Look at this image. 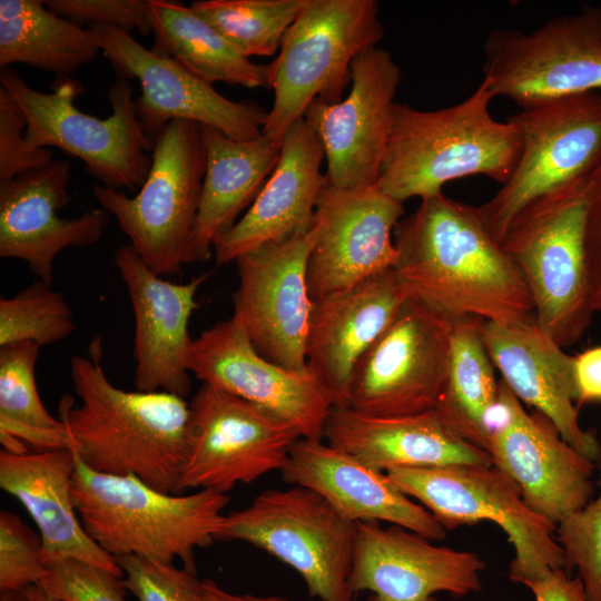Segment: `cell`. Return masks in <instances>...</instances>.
Returning <instances> with one entry per match:
<instances>
[{
  "label": "cell",
  "mask_w": 601,
  "mask_h": 601,
  "mask_svg": "<svg viewBox=\"0 0 601 601\" xmlns=\"http://www.w3.org/2000/svg\"><path fill=\"white\" fill-rule=\"evenodd\" d=\"M394 270L408 296L453 319H535L525 282L477 207L440 194L394 229Z\"/></svg>",
  "instance_id": "obj_1"
},
{
  "label": "cell",
  "mask_w": 601,
  "mask_h": 601,
  "mask_svg": "<svg viewBox=\"0 0 601 601\" xmlns=\"http://www.w3.org/2000/svg\"><path fill=\"white\" fill-rule=\"evenodd\" d=\"M89 357L73 355L70 374L80 400L60 404L70 449L89 469L135 475L147 485L177 494L188 451L189 404L167 392L126 391L115 386L101 366V338Z\"/></svg>",
  "instance_id": "obj_2"
},
{
  "label": "cell",
  "mask_w": 601,
  "mask_h": 601,
  "mask_svg": "<svg viewBox=\"0 0 601 601\" xmlns=\"http://www.w3.org/2000/svg\"><path fill=\"white\" fill-rule=\"evenodd\" d=\"M492 99L482 80L466 99L447 108L420 110L396 101L376 187L404 203L443 194L446 184L469 176L504 184L521 140L509 119L491 115Z\"/></svg>",
  "instance_id": "obj_3"
},
{
  "label": "cell",
  "mask_w": 601,
  "mask_h": 601,
  "mask_svg": "<svg viewBox=\"0 0 601 601\" xmlns=\"http://www.w3.org/2000/svg\"><path fill=\"white\" fill-rule=\"evenodd\" d=\"M72 500L87 534L111 556L165 564L179 559L196 574L195 551L216 540L229 496L211 490L164 493L135 475L96 472L76 456Z\"/></svg>",
  "instance_id": "obj_4"
},
{
  "label": "cell",
  "mask_w": 601,
  "mask_h": 601,
  "mask_svg": "<svg viewBox=\"0 0 601 601\" xmlns=\"http://www.w3.org/2000/svg\"><path fill=\"white\" fill-rule=\"evenodd\" d=\"M0 86L7 89L27 118L24 138L31 149L57 147L81 159L102 186L136 190L145 184L152 165L155 144L142 131L132 87L117 77L107 91L112 114L100 119L75 106L83 91L70 76H57L51 92L31 88L17 71L1 67Z\"/></svg>",
  "instance_id": "obj_5"
},
{
  "label": "cell",
  "mask_w": 601,
  "mask_h": 601,
  "mask_svg": "<svg viewBox=\"0 0 601 601\" xmlns=\"http://www.w3.org/2000/svg\"><path fill=\"white\" fill-rule=\"evenodd\" d=\"M151 158L136 196L97 184L92 194L145 264L159 276H174L197 263L194 235L207 158L201 126L171 120L156 138Z\"/></svg>",
  "instance_id": "obj_6"
},
{
  "label": "cell",
  "mask_w": 601,
  "mask_h": 601,
  "mask_svg": "<svg viewBox=\"0 0 601 601\" xmlns=\"http://www.w3.org/2000/svg\"><path fill=\"white\" fill-rule=\"evenodd\" d=\"M585 180L523 210L501 243L525 282L538 324L561 347L580 341L595 314L584 247Z\"/></svg>",
  "instance_id": "obj_7"
},
{
  "label": "cell",
  "mask_w": 601,
  "mask_h": 601,
  "mask_svg": "<svg viewBox=\"0 0 601 601\" xmlns=\"http://www.w3.org/2000/svg\"><path fill=\"white\" fill-rule=\"evenodd\" d=\"M383 33L375 0H306L272 61L274 102L263 134L282 141L314 100L339 102L353 60Z\"/></svg>",
  "instance_id": "obj_8"
},
{
  "label": "cell",
  "mask_w": 601,
  "mask_h": 601,
  "mask_svg": "<svg viewBox=\"0 0 601 601\" xmlns=\"http://www.w3.org/2000/svg\"><path fill=\"white\" fill-rule=\"evenodd\" d=\"M356 522L311 489L293 485L259 493L224 516L218 541L249 543L294 569L312 598L355 601L349 584Z\"/></svg>",
  "instance_id": "obj_9"
},
{
  "label": "cell",
  "mask_w": 601,
  "mask_h": 601,
  "mask_svg": "<svg viewBox=\"0 0 601 601\" xmlns=\"http://www.w3.org/2000/svg\"><path fill=\"white\" fill-rule=\"evenodd\" d=\"M390 480L446 529L491 521L504 531L514 556L510 579L525 584L569 564L556 526L531 511L518 485L493 465L396 467Z\"/></svg>",
  "instance_id": "obj_10"
},
{
  "label": "cell",
  "mask_w": 601,
  "mask_h": 601,
  "mask_svg": "<svg viewBox=\"0 0 601 601\" xmlns=\"http://www.w3.org/2000/svg\"><path fill=\"white\" fill-rule=\"evenodd\" d=\"M509 120L521 140L518 161L508 180L477 207L500 244L523 210L584 181L601 160V95L587 92L523 108Z\"/></svg>",
  "instance_id": "obj_11"
},
{
  "label": "cell",
  "mask_w": 601,
  "mask_h": 601,
  "mask_svg": "<svg viewBox=\"0 0 601 601\" xmlns=\"http://www.w3.org/2000/svg\"><path fill=\"white\" fill-rule=\"evenodd\" d=\"M484 77L493 98L521 109L601 89V9L555 17L531 32L491 31Z\"/></svg>",
  "instance_id": "obj_12"
},
{
  "label": "cell",
  "mask_w": 601,
  "mask_h": 601,
  "mask_svg": "<svg viewBox=\"0 0 601 601\" xmlns=\"http://www.w3.org/2000/svg\"><path fill=\"white\" fill-rule=\"evenodd\" d=\"M453 324L408 297L356 363L346 406L375 417L434 410L446 382Z\"/></svg>",
  "instance_id": "obj_13"
},
{
  "label": "cell",
  "mask_w": 601,
  "mask_h": 601,
  "mask_svg": "<svg viewBox=\"0 0 601 601\" xmlns=\"http://www.w3.org/2000/svg\"><path fill=\"white\" fill-rule=\"evenodd\" d=\"M188 451L177 494L211 490L227 494L286 465L300 437L270 412L201 383L189 403Z\"/></svg>",
  "instance_id": "obj_14"
},
{
  "label": "cell",
  "mask_w": 601,
  "mask_h": 601,
  "mask_svg": "<svg viewBox=\"0 0 601 601\" xmlns=\"http://www.w3.org/2000/svg\"><path fill=\"white\" fill-rule=\"evenodd\" d=\"M89 29L117 77L140 82L141 95L135 99L136 115L144 134L154 144L174 119L215 128L239 141L263 136L268 112L256 102L224 97L176 60L154 53L117 27L98 24Z\"/></svg>",
  "instance_id": "obj_15"
},
{
  "label": "cell",
  "mask_w": 601,
  "mask_h": 601,
  "mask_svg": "<svg viewBox=\"0 0 601 601\" xmlns=\"http://www.w3.org/2000/svg\"><path fill=\"white\" fill-rule=\"evenodd\" d=\"M486 451L526 506L555 526L593 497L595 462L568 444L546 416L528 413L503 381Z\"/></svg>",
  "instance_id": "obj_16"
},
{
  "label": "cell",
  "mask_w": 601,
  "mask_h": 601,
  "mask_svg": "<svg viewBox=\"0 0 601 601\" xmlns=\"http://www.w3.org/2000/svg\"><path fill=\"white\" fill-rule=\"evenodd\" d=\"M315 227L305 234L263 245L235 263L239 283L231 295L233 316L256 351L293 372H305L306 338L313 299L307 262Z\"/></svg>",
  "instance_id": "obj_17"
},
{
  "label": "cell",
  "mask_w": 601,
  "mask_h": 601,
  "mask_svg": "<svg viewBox=\"0 0 601 601\" xmlns=\"http://www.w3.org/2000/svg\"><path fill=\"white\" fill-rule=\"evenodd\" d=\"M186 366L203 383L289 423L304 439L323 437L333 400L308 371L293 372L262 356L231 316L193 338Z\"/></svg>",
  "instance_id": "obj_18"
},
{
  "label": "cell",
  "mask_w": 601,
  "mask_h": 601,
  "mask_svg": "<svg viewBox=\"0 0 601 601\" xmlns=\"http://www.w3.org/2000/svg\"><path fill=\"white\" fill-rule=\"evenodd\" d=\"M402 73L392 55L377 46L351 66V90L339 102L314 100L305 112L327 161L326 180L342 190L376 185L391 132Z\"/></svg>",
  "instance_id": "obj_19"
},
{
  "label": "cell",
  "mask_w": 601,
  "mask_h": 601,
  "mask_svg": "<svg viewBox=\"0 0 601 601\" xmlns=\"http://www.w3.org/2000/svg\"><path fill=\"white\" fill-rule=\"evenodd\" d=\"M403 203L376 185L342 190L325 180L315 210V239L307 262L313 300L352 287L397 262L394 229Z\"/></svg>",
  "instance_id": "obj_20"
},
{
  "label": "cell",
  "mask_w": 601,
  "mask_h": 601,
  "mask_svg": "<svg viewBox=\"0 0 601 601\" xmlns=\"http://www.w3.org/2000/svg\"><path fill=\"white\" fill-rule=\"evenodd\" d=\"M484 560L439 546L400 525L356 522L349 584L366 601H437V592L463 597L482 589Z\"/></svg>",
  "instance_id": "obj_21"
},
{
  "label": "cell",
  "mask_w": 601,
  "mask_h": 601,
  "mask_svg": "<svg viewBox=\"0 0 601 601\" xmlns=\"http://www.w3.org/2000/svg\"><path fill=\"white\" fill-rule=\"evenodd\" d=\"M114 263L134 312L136 390L185 398L191 384L186 366L193 341L188 324L198 307L196 294L210 272L187 283L169 282L154 273L130 244L115 252Z\"/></svg>",
  "instance_id": "obj_22"
},
{
  "label": "cell",
  "mask_w": 601,
  "mask_h": 601,
  "mask_svg": "<svg viewBox=\"0 0 601 601\" xmlns=\"http://www.w3.org/2000/svg\"><path fill=\"white\" fill-rule=\"evenodd\" d=\"M69 180L70 164L60 159L0 184V257L26 262L50 286L57 255L68 247L95 245L109 224L104 209L58 216L70 200Z\"/></svg>",
  "instance_id": "obj_23"
},
{
  "label": "cell",
  "mask_w": 601,
  "mask_h": 601,
  "mask_svg": "<svg viewBox=\"0 0 601 601\" xmlns=\"http://www.w3.org/2000/svg\"><path fill=\"white\" fill-rule=\"evenodd\" d=\"M480 331L494 367L513 394L546 416L568 444L595 462L601 446L579 422L573 356L536 319L518 324L481 321Z\"/></svg>",
  "instance_id": "obj_24"
},
{
  "label": "cell",
  "mask_w": 601,
  "mask_h": 601,
  "mask_svg": "<svg viewBox=\"0 0 601 601\" xmlns=\"http://www.w3.org/2000/svg\"><path fill=\"white\" fill-rule=\"evenodd\" d=\"M394 268L313 300L306 366L331 395L347 405L354 367L408 298Z\"/></svg>",
  "instance_id": "obj_25"
},
{
  "label": "cell",
  "mask_w": 601,
  "mask_h": 601,
  "mask_svg": "<svg viewBox=\"0 0 601 601\" xmlns=\"http://www.w3.org/2000/svg\"><path fill=\"white\" fill-rule=\"evenodd\" d=\"M322 141L305 118L295 121L282 140L279 160L244 216L214 245L218 266L263 245L312 229L326 177Z\"/></svg>",
  "instance_id": "obj_26"
},
{
  "label": "cell",
  "mask_w": 601,
  "mask_h": 601,
  "mask_svg": "<svg viewBox=\"0 0 601 601\" xmlns=\"http://www.w3.org/2000/svg\"><path fill=\"white\" fill-rule=\"evenodd\" d=\"M280 472L284 482L313 490L349 521L387 522L431 541L446 536L447 530L433 514L402 492L386 473L319 439L299 437Z\"/></svg>",
  "instance_id": "obj_27"
},
{
  "label": "cell",
  "mask_w": 601,
  "mask_h": 601,
  "mask_svg": "<svg viewBox=\"0 0 601 601\" xmlns=\"http://www.w3.org/2000/svg\"><path fill=\"white\" fill-rule=\"evenodd\" d=\"M323 436L329 445L385 473L396 467L492 465L489 452L452 431L435 410L375 417L348 406H334Z\"/></svg>",
  "instance_id": "obj_28"
},
{
  "label": "cell",
  "mask_w": 601,
  "mask_h": 601,
  "mask_svg": "<svg viewBox=\"0 0 601 601\" xmlns=\"http://www.w3.org/2000/svg\"><path fill=\"white\" fill-rule=\"evenodd\" d=\"M76 455L71 449L33 453L0 452V486L16 497L36 523L45 562L78 559L124 578L116 559L85 531L72 500Z\"/></svg>",
  "instance_id": "obj_29"
},
{
  "label": "cell",
  "mask_w": 601,
  "mask_h": 601,
  "mask_svg": "<svg viewBox=\"0 0 601 601\" xmlns=\"http://www.w3.org/2000/svg\"><path fill=\"white\" fill-rule=\"evenodd\" d=\"M200 126L207 158L194 249L197 263H205L211 257L215 243L263 189L265 178L279 160L282 141L264 134L254 140L239 141L215 128Z\"/></svg>",
  "instance_id": "obj_30"
},
{
  "label": "cell",
  "mask_w": 601,
  "mask_h": 601,
  "mask_svg": "<svg viewBox=\"0 0 601 601\" xmlns=\"http://www.w3.org/2000/svg\"><path fill=\"white\" fill-rule=\"evenodd\" d=\"M154 43L150 50L176 60L194 75L246 88L269 89L273 65H257L238 53L191 7L177 1L149 0Z\"/></svg>",
  "instance_id": "obj_31"
},
{
  "label": "cell",
  "mask_w": 601,
  "mask_h": 601,
  "mask_svg": "<svg viewBox=\"0 0 601 601\" xmlns=\"http://www.w3.org/2000/svg\"><path fill=\"white\" fill-rule=\"evenodd\" d=\"M481 321L454 319L446 382L434 410L452 431L486 451L497 410L499 382L482 339Z\"/></svg>",
  "instance_id": "obj_32"
},
{
  "label": "cell",
  "mask_w": 601,
  "mask_h": 601,
  "mask_svg": "<svg viewBox=\"0 0 601 601\" xmlns=\"http://www.w3.org/2000/svg\"><path fill=\"white\" fill-rule=\"evenodd\" d=\"M90 29L47 9L45 1H0V66L27 63L70 76L99 52Z\"/></svg>",
  "instance_id": "obj_33"
},
{
  "label": "cell",
  "mask_w": 601,
  "mask_h": 601,
  "mask_svg": "<svg viewBox=\"0 0 601 601\" xmlns=\"http://www.w3.org/2000/svg\"><path fill=\"white\" fill-rule=\"evenodd\" d=\"M40 346H0V439L31 444L36 452L70 449L65 424L43 405L35 378Z\"/></svg>",
  "instance_id": "obj_34"
},
{
  "label": "cell",
  "mask_w": 601,
  "mask_h": 601,
  "mask_svg": "<svg viewBox=\"0 0 601 601\" xmlns=\"http://www.w3.org/2000/svg\"><path fill=\"white\" fill-rule=\"evenodd\" d=\"M306 0H199L191 9L242 56H273Z\"/></svg>",
  "instance_id": "obj_35"
},
{
  "label": "cell",
  "mask_w": 601,
  "mask_h": 601,
  "mask_svg": "<svg viewBox=\"0 0 601 601\" xmlns=\"http://www.w3.org/2000/svg\"><path fill=\"white\" fill-rule=\"evenodd\" d=\"M76 329L73 312L63 295L39 279L0 299V346L32 342L41 347L69 337Z\"/></svg>",
  "instance_id": "obj_36"
},
{
  "label": "cell",
  "mask_w": 601,
  "mask_h": 601,
  "mask_svg": "<svg viewBox=\"0 0 601 601\" xmlns=\"http://www.w3.org/2000/svg\"><path fill=\"white\" fill-rule=\"evenodd\" d=\"M599 493L556 526L569 569H577L585 601H601V453L595 460Z\"/></svg>",
  "instance_id": "obj_37"
},
{
  "label": "cell",
  "mask_w": 601,
  "mask_h": 601,
  "mask_svg": "<svg viewBox=\"0 0 601 601\" xmlns=\"http://www.w3.org/2000/svg\"><path fill=\"white\" fill-rule=\"evenodd\" d=\"M48 572L40 534L10 512L0 513V591H24Z\"/></svg>",
  "instance_id": "obj_38"
},
{
  "label": "cell",
  "mask_w": 601,
  "mask_h": 601,
  "mask_svg": "<svg viewBox=\"0 0 601 601\" xmlns=\"http://www.w3.org/2000/svg\"><path fill=\"white\" fill-rule=\"evenodd\" d=\"M39 585L59 601H126L121 577L78 559L50 564Z\"/></svg>",
  "instance_id": "obj_39"
},
{
  "label": "cell",
  "mask_w": 601,
  "mask_h": 601,
  "mask_svg": "<svg viewBox=\"0 0 601 601\" xmlns=\"http://www.w3.org/2000/svg\"><path fill=\"white\" fill-rule=\"evenodd\" d=\"M115 559L126 588L139 601H199L201 580L195 573L136 555Z\"/></svg>",
  "instance_id": "obj_40"
},
{
  "label": "cell",
  "mask_w": 601,
  "mask_h": 601,
  "mask_svg": "<svg viewBox=\"0 0 601 601\" xmlns=\"http://www.w3.org/2000/svg\"><path fill=\"white\" fill-rule=\"evenodd\" d=\"M49 11L85 28L98 24L114 26L128 33L137 30L141 36L151 33L149 0H49Z\"/></svg>",
  "instance_id": "obj_41"
},
{
  "label": "cell",
  "mask_w": 601,
  "mask_h": 601,
  "mask_svg": "<svg viewBox=\"0 0 601 601\" xmlns=\"http://www.w3.org/2000/svg\"><path fill=\"white\" fill-rule=\"evenodd\" d=\"M24 128L27 118L22 109L10 92L0 86V184L53 160L49 148L31 149L27 145Z\"/></svg>",
  "instance_id": "obj_42"
},
{
  "label": "cell",
  "mask_w": 601,
  "mask_h": 601,
  "mask_svg": "<svg viewBox=\"0 0 601 601\" xmlns=\"http://www.w3.org/2000/svg\"><path fill=\"white\" fill-rule=\"evenodd\" d=\"M584 247L594 313H601V160L589 174L584 186Z\"/></svg>",
  "instance_id": "obj_43"
},
{
  "label": "cell",
  "mask_w": 601,
  "mask_h": 601,
  "mask_svg": "<svg viewBox=\"0 0 601 601\" xmlns=\"http://www.w3.org/2000/svg\"><path fill=\"white\" fill-rule=\"evenodd\" d=\"M575 404L601 403V345L573 356Z\"/></svg>",
  "instance_id": "obj_44"
},
{
  "label": "cell",
  "mask_w": 601,
  "mask_h": 601,
  "mask_svg": "<svg viewBox=\"0 0 601 601\" xmlns=\"http://www.w3.org/2000/svg\"><path fill=\"white\" fill-rule=\"evenodd\" d=\"M535 601H583V584L579 577L572 578L568 570L555 569L538 580L524 584Z\"/></svg>",
  "instance_id": "obj_45"
},
{
  "label": "cell",
  "mask_w": 601,
  "mask_h": 601,
  "mask_svg": "<svg viewBox=\"0 0 601 601\" xmlns=\"http://www.w3.org/2000/svg\"><path fill=\"white\" fill-rule=\"evenodd\" d=\"M199 601H289L280 595L235 594L226 591L210 579L201 580Z\"/></svg>",
  "instance_id": "obj_46"
},
{
  "label": "cell",
  "mask_w": 601,
  "mask_h": 601,
  "mask_svg": "<svg viewBox=\"0 0 601 601\" xmlns=\"http://www.w3.org/2000/svg\"><path fill=\"white\" fill-rule=\"evenodd\" d=\"M29 601H59L51 597L41 585L35 584L24 590Z\"/></svg>",
  "instance_id": "obj_47"
},
{
  "label": "cell",
  "mask_w": 601,
  "mask_h": 601,
  "mask_svg": "<svg viewBox=\"0 0 601 601\" xmlns=\"http://www.w3.org/2000/svg\"><path fill=\"white\" fill-rule=\"evenodd\" d=\"M0 601H29L24 591L1 592Z\"/></svg>",
  "instance_id": "obj_48"
},
{
  "label": "cell",
  "mask_w": 601,
  "mask_h": 601,
  "mask_svg": "<svg viewBox=\"0 0 601 601\" xmlns=\"http://www.w3.org/2000/svg\"><path fill=\"white\" fill-rule=\"evenodd\" d=\"M583 601H585V600H583Z\"/></svg>",
  "instance_id": "obj_49"
}]
</instances>
